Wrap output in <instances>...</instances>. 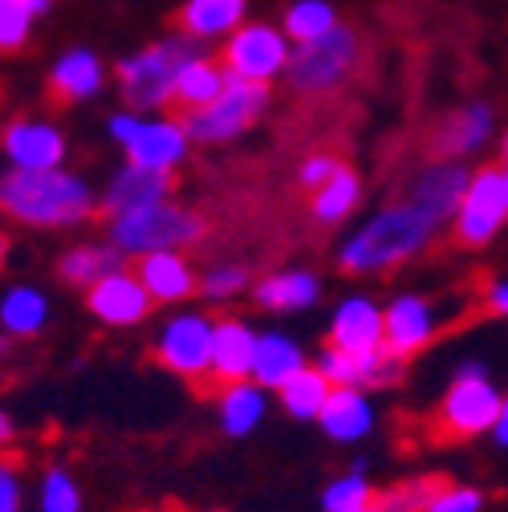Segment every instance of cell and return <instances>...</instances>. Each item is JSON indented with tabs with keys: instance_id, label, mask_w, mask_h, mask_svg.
<instances>
[{
	"instance_id": "cell-46",
	"label": "cell",
	"mask_w": 508,
	"mask_h": 512,
	"mask_svg": "<svg viewBox=\"0 0 508 512\" xmlns=\"http://www.w3.org/2000/svg\"><path fill=\"white\" fill-rule=\"evenodd\" d=\"M21 5H25L33 17H41V13H49V9H53V0H21Z\"/></svg>"
},
{
	"instance_id": "cell-28",
	"label": "cell",
	"mask_w": 508,
	"mask_h": 512,
	"mask_svg": "<svg viewBox=\"0 0 508 512\" xmlns=\"http://www.w3.org/2000/svg\"><path fill=\"white\" fill-rule=\"evenodd\" d=\"M118 269H122V252L114 244H78V248H70L66 256H61V265H57L61 281L86 285V289L98 285L102 277L118 273Z\"/></svg>"
},
{
	"instance_id": "cell-12",
	"label": "cell",
	"mask_w": 508,
	"mask_h": 512,
	"mask_svg": "<svg viewBox=\"0 0 508 512\" xmlns=\"http://www.w3.org/2000/svg\"><path fill=\"white\" fill-rule=\"evenodd\" d=\"M317 370H322L334 387H387L403 374V358L383 350H342V346H326L322 358H317Z\"/></svg>"
},
{
	"instance_id": "cell-20",
	"label": "cell",
	"mask_w": 508,
	"mask_h": 512,
	"mask_svg": "<svg viewBox=\"0 0 508 512\" xmlns=\"http://www.w3.org/2000/svg\"><path fill=\"white\" fill-rule=\"evenodd\" d=\"M106 86V66L94 49H66L49 70V94L57 102H90Z\"/></svg>"
},
{
	"instance_id": "cell-48",
	"label": "cell",
	"mask_w": 508,
	"mask_h": 512,
	"mask_svg": "<svg viewBox=\"0 0 508 512\" xmlns=\"http://www.w3.org/2000/svg\"><path fill=\"white\" fill-rule=\"evenodd\" d=\"M5 256H9V240L0 236V265H5Z\"/></svg>"
},
{
	"instance_id": "cell-44",
	"label": "cell",
	"mask_w": 508,
	"mask_h": 512,
	"mask_svg": "<svg viewBox=\"0 0 508 512\" xmlns=\"http://www.w3.org/2000/svg\"><path fill=\"white\" fill-rule=\"evenodd\" d=\"M492 435H496V443H500V447H508V395H504V403H500V419H496Z\"/></svg>"
},
{
	"instance_id": "cell-3",
	"label": "cell",
	"mask_w": 508,
	"mask_h": 512,
	"mask_svg": "<svg viewBox=\"0 0 508 512\" xmlns=\"http://www.w3.org/2000/svg\"><path fill=\"white\" fill-rule=\"evenodd\" d=\"M200 41L187 37V33H175V37H163L131 57L118 61V86H122V98L131 110L147 114V110H163L175 102V74L183 61L200 57Z\"/></svg>"
},
{
	"instance_id": "cell-51",
	"label": "cell",
	"mask_w": 508,
	"mask_h": 512,
	"mask_svg": "<svg viewBox=\"0 0 508 512\" xmlns=\"http://www.w3.org/2000/svg\"><path fill=\"white\" fill-rule=\"evenodd\" d=\"M504 183H508V167H504Z\"/></svg>"
},
{
	"instance_id": "cell-22",
	"label": "cell",
	"mask_w": 508,
	"mask_h": 512,
	"mask_svg": "<svg viewBox=\"0 0 508 512\" xmlns=\"http://www.w3.org/2000/svg\"><path fill=\"white\" fill-rule=\"evenodd\" d=\"M139 281L143 289L151 293V301H163V305H175L183 297H192L200 289V277L192 273V265L183 261L179 252H151V256H139Z\"/></svg>"
},
{
	"instance_id": "cell-40",
	"label": "cell",
	"mask_w": 508,
	"mask_h": 512,
	"mask_svg": "<svg viewBox=\"0 0 508 512\" xmlns=\"http://www.w3.org/2000/svg\"><path fill=\"white\" fill-rule=\"evenodd\" d=\"M338 167H342V163H338L330 151H313V155L297 167V179H301V187H313V191H317V187H326V183L334 179Z\"/></svg>"
},
{
	"instance_id": "cell-17",
	"label": "cell",
	"mask_w": 508,
	"mask_h": 512,
	"mask_svg": "<svg viewBox=\"0 0 508 512\" xmlns=\"http://www.w3.org/2000/svg\"><path fill=\"white\" fill-rule=\"evenodd\" d=\"M257 342L261 334L244 326L240 317H220L216 338H212V378L232 387V382L252 378V362H257Z\"/></svg>"
},
{
	"instance_id": "cell-45",
	"label": "cell",
	"mask_w": 508,
	"mask_h": 512,
	"mask_svg": "<svg viewBox=\"0 0 508 512\" xmlns=\"http://www.w3.org/2000/svg\"><path fill=\"white\" fill-rule=\"evenodd\" d=\"M17 435V423H13V415L9 411H0V443H9Z\"/></svg>"
},
{
	"instance_id": "cell-50",
	"label": "cell",
	"mask_w": 508,
	"mask_h": 512,
	"mask_svg": "<svg viewBox=\"0 0 508 512\" xmlns=\"http://www.w3.org/2000/svg\"><path fill=\"white\" fill-rule=\"evenodd\" d=\"M366 512H383V508H366Z\"/></svg>"
},
{
	"instance_id": "cell-16",
	"label": "cell",
	"mask_w": 508,
	"mask_h": 512,
	"mask_svg": "<svg viewBox=\"0 0 508 512\" xmlns=\"http://www.w3.org/2000/svg\"><path fill=\"white\" fill-rule=\"evenodd\" d=\"M383 317H387V350L399 354L403 362H407L411 354H419V350L439 334V313H435V305H431L427 297H415V293L391 301V305L383 309Z\"/></svg>"
},
{
	"instance_id": "cell-8",
	"label": "cell",
	"mask_w": 508,
	"mask_h": 512,
	"mask_svg": "<svg viewBox=\"0 0 508 512\" xmlns=\"http://www.w3.org/2000/svg\"><path fill=\"white\" fill-rule=\"evenodd\" d=\"M500 391L488 382V374H484V366L480 362H468L460 374H456V382L448 387V395H443V403H439V431L443 435H484V431H492L496 427V419H500Z\"/></svg>"
},
{
	"instance_id": "cell-6",
	"label": "cell",
	"mask_w": 508,
	"mask_h": 512,
	"mask_svg": "<svg viewBox=\"0 0 508 512\" xmlns=\"http://www.w3.org/2000/svg\"><path fill=\"white\" fill-rule=\"evenodd\" d=\"M289 57H293V41L273 21H244L224 41V53H220L228 78L257 82V86H269L273 78H285Z\"/></svg>"
},
{
	"instance_id": "cell-34",
	"label": "cell",
	"mask_w": 508,
	"mask_h": 512,
	"mask_svg": "<svg viewBox=\"0 0 508 512\" xmlns=\"http://www.w3.org/2000/svg\"><path fill=\"white\" fill-rule=\"evenodd\" d=\"M322 508H326V512H366V508H374V488H370V480H366V468L354 464V472L338 476V480L322 492Z\"/></svg>"
},
{
	"instance_id": "cell-35",
	"label": "cell",
	"mask_w": 508,
	"mask_h": 512,
	"mask_svg": "<svg viewBox=\"0 0 508 512\" xmlns=\"http://www.w3.org/2000/svg\"><path fill=\"white\" fill-rule=\"evenodd\" d=\"M41 512H82V488L66 468H49L41 480Z\"/></svg>"
},
{
	"instance_id": "cell-41",
	"label": "cell",
	"mask_w": 508,
	"mask_h": 512,
	"mask_svg": "<svg viewBox=\"0 0 508 512\" xmlns=\"http://www.w3.org/2000/svg\"><path fill=\"white\" fill-rule=\"evenodd\" d=\"M139 126H143V114L139 110H118V114H110V139L118 147H126V143L139 135Z\"/></svg>"
},
{
	"instance_id": "cell-42",
	"label": "cell",
	"mask_w": 508,
	"mask_h": 512,
	"mask_svg": "<svg viewBox=\"0 0 508 512\" xmlns=\"http://www.w3.org/2000/svg\"><path fill=\"white\" fill-rule=\"evenodd\" d=\"M21 508V484L13 468H0V512H17Z\"/></svg>"
},
{
	"instance_id": "cell-26",
	"label": "cell",
	"mask_w": 508,
	"mask_h": 512,
	"mask_svg": "<svg viewBox=\"0 0 508 512\" xmlns=\"http://www.w3.org/2000/svg\"><path fill=\"white\" fill-rule=\"evenodd\" d=\"M305 370V350L285 338V334H261L257 342V362H252V382L257 387H273L281 391L293 374Z\"/></svg>"
},
{
	"instance_id": "cell-39",
	"label": "cell",
	"mask_w": 508,
	"mask_h": 512,
	"mask_svg": "<svg viewBox=\"0 0 508 512\" xmlns=\"http://www.w3.org/2000/svg\"><path fill=\"white\" fill-rule=\"evenodd\" d=\"M484 496L476 488H456V484H439V492L431 496L427 512H480Z\"/></svg>"
},
{
	"instance_id": "cell-24",
	"label": "cell",
	"mask_w": 508,
	"mask_h": 512,
	"mask_svg": "<svg viewBox=\"0 0 508 512\" xmlns=\"http://www.w3.org/2000/svg\"><path fill=\"white\" fill-rule=\"evenodd\" d=\"M228 86V70L224 61H212L208 53L183 61L179 74H175V102L192 114V110H204L208 102H216Z\"/></svg>"
},
{
	"instance_id": "cell-30",
	"label": "cell",
	"mask_w": 508,
	"mask_h": 512,
	"mask_svg": "<svg viewBox=\"0 0 508 512\" xmlns=\"http://www.w3.org/2000/svg\"><path fill=\"white\" fill-rule=\"evenodd\" d=\"M330 395H334V382L322 370H317V366H305L301 374H293L285 387H281V407L293 419H322Z\"/></svg>"
},
{
	"instance_id": "cell-5",
	"label": "cell",
	"mask_w": 508,
	"mask_h": 512,
	"mask_svg": "<svg viewBox=\"0 0 508 512\" xmlns=\"http://www.w3.org/2000/svg\"><path fill=\"white\" fill-rule=\"evenodd\" d=\"M204 220L187 208L175 204H151V208H135L110 216V244L118 252L131 256H151V252H183L204 240Z\"/></svg>"
},
{
	"instance_id": "cell-21",
	"label": "cell",
	"mask_w": 508,
	"mask_h": 512,
	"mask_svg": "<svg viewBox=\"0 0 508 512\" xmlns=\"http://www.w3.org/2000/svg\"><path fill=\"white\" fill-rule=\"evenodd\" d=\"M248 17V0H183L179 33L196 41H228Z\"/></svg>"
},
{
	"instance_id": "cell-23",
	"label": "cell",
	"mask_w": 508,
	"mask_h": 512,
	"mask_svg": "<svg viewBox=\"0 0 508 512\" xmlns=\"http://www.w3.org/2000/svg\"><path fill=\"white\" fill-rule=\"evenodd\" d=\"M492 126H496V114L488 102H468L460 106L448 122H443V131H439V155H472L480 151L488 139H492Z\"/></svg>"
},
{
	"instance_id": "cell-7",
	"label": "cell",
	"mask_w": 508,
	"mask_h": 512,
	"mask_svg": "<svg viewBox=\"0 0 508 512\" xmlns=\"http://www.w3.org/2000/svg\"><path fill=\"white\" fill-rule=\"evenodd\" d=\"M265 110H269V86L228 78L224 94L216 102H208L204 110H192L183 118V126H187V135H192V143H212L216 147V143L240 139Z\"/></svg>"
},
{
	"instance_id": "cell-33",
	"label": "cell",
	"mask_w": 508,
	"mask_h": 512,
	"mask_svg": "<svg viewBox=\"0 0 508 512\" xmlns=\"http://www.w3.org/2000/svg\"><path fill=\"white\" fill-rule=\"evenodd\" d=\"M338 25L342 21H338V9L330 5V0H293V5L285 9V17H281V29L289 33L293 45L317 41V37H326Z\"/></svg>"
},
{
	"instance_id": "cell-36",
	"label": "cell",
	"mask_w": 508,
	"mask_h": 512,
	"mask_svg": "<svg viewBox=\"0 0 508 512\" xmlns=\"http://www.w3.org/2000/svg\"><path fill=\"white\" fill-rule=\"evenodd\" d=\"M33 37V13L21 0H0V53H17Z\"/></svg>"
},
{
	"instance_id": "cell-1",
	"label": "cell",
	"mask_w": 508,
	"mask_h": 512,
	"mask_svg": "<svg viewBox=\"0 0 508 512\" xmlns=\"http://www.w3.org/2000/svg\"><path fill=\"white\" fill-rule=\"evenodd\" d=\"M98 208L86 179L70 171H9L0 175V212L29 228H74Z\"/></svg>"
},
{
	"instance_id": "cell-29",
	"label": "cell",
	"mask_w": 508,
	"mask_h": 512,
	"mask_svg": "<svg viewBox=\"0 0 508 512\" xmlns=\"http://www.w3.org/2000/svg\"><path fill=\"white\" fill-rule=\"evenodd\" d=\"M265 387H257V382H232V387H224L220 395V423L228 435H248L257 431L261 419H265Z\"/></svg>"
},
{
	"instance_id": "cell-11",
	"label": "cell",
	"mask_w": 508,
	"mask_h": 512,
	"mask_svg": "<svg viewBox=\"0 0 508 512\" xmlns=\"http://www.w3.org/2000/svg\"><path fill=\"white\" fill-rule=\"evenodd\" d=\"M472 175L460 159H431L415 179H411V191H407V200L427 212L435 224L443 220H452L460 212V200H464V191H468Z\"/></svg>"
},
{
	"instance_id": "cell-31",
	"label": "cell",
	"mask_w": 508,
	"mask_h": 512,
	"mask_svg": "<svg viewBox=\"0 0 508 512\" xmlns=\"http://www.w3.org/2000/svg\"><path fill=\"white\" fill-rule=\"evenodd\" d=\"M49 322V301L45 293L21 285V289H9L5 301H0V326H5L13 338H33L41 334Z\"/></svg>"
},
{
	"instance_id": "cell-18",
	"label": "cell",
	"mask_w": 508,
	"mask_h": 512,
	"mask_svg": "<svg viewBox=\"0 0 508 512\" xmlns=\"http://www.w3.org/2000/svg\"><path fill=\"white\" fill-rule=\"evenodd\" d=\"M171 196V175L167 171H151V167H135L126 163L102 196L106 216H122V212H135V208H151V204H167Z\"/></svg>"
},
{
	"instance_id": "cell-25",
	"label": "cell",
	"mask_w": 508,
	"mask_h": 512,
	"mask_svg": "<svg viewBox=\"0 0 508 512\" xmlns=\"http://www.w3.org/2000/svg\"><path fill=\"white\" fill-rule=\"evenodd\" d=\"M317 423L326 427L330 439L354 443V439L370 435L374 407H370V399L358 387H334V395H330V403H326V411H322V419H317Z\"/></svg>"
},
{
	"instance_id": "cell-2",
	"label": "cell",
	"mask_w": 508,
	"mask_h": 512,
	"mask_svg": "<svg viewBox=\"0 0 508 512\" xmlns=\"http://www.w3.org/2000/svg\"><path fill=\"white\" fill-rule=\"evenodd\" d=\"M435 220L427 212H419L411 200L391 204L378 216H370L346 244H342V269L346 273H387L403 261H411L415 252L427 248V240L435 236Z\"/></svg>"
},
{
	"instance_id": "cell-32",
	"label": "cell",
	"mask_w": 508,
	"mask_h": 512,
	"mask_svg": "<svg viewBox=\"0 0 508 512\" xmlns=\"http://www.w3.org/2000/svg\"><path fill=\"white\" fill-rule=\"evenodd\" d=\"M362 204V179L350 167H338L326 187L313 191V216L322 224H342Z\"/></svg>"
},
{
	"instance_id": "cell-10",
	"label": "cell",
	"mask_w": 508,
	"mask_h": 512,
	"mask_svg": "<svg viewBox=\"0 0 508 512\" xmlns=\"http://www.w3.org/2000/svg\"><path fill=\"white\" fill-rule=\"evenodd\" d=\"M212 338H216V322H208L204 313H179L163 326L159 342H155V358L175 370L179 378H208L212 374Z\"/></svg>"
},
{
	"instance_id": "cell-13",
	"label": "cell",
	"mask_w": 508,
	"mask_h": 512,
	"mask_svg": "<svg viewBox=\"0 0 508 512\" xmlns=\"http://www.w3.org/2000/svg\"><path fill=\"white\" fill-rule=\"evenodd\" d=\"M0 147H5V155L17 171H53L66 159V135L45 118L9 122L5 135H0Z\"/></svg>"
},
{
	"instance_id": "cell-9",
	"label": "cell",
	"mask_w": 508,
	"mask_h": 512,
	"mask_svg": "<svg viewBox=\"0 0 508 512\" xmlns=\"http://www.w3.org/2000/svg\"><path fill=\"white\" fill-rule=\"evenodd\" d=\"M508 220V183H504V171L500 167H480L464 191L460 200V212H456V236L460 244L468 248H480L488 244Z\"/></svg>"
},
{
	"instance_id": "cell-27",
	"label": "cell",
	"mask_w": 508,
	"mask_h": 512,
	"mask_svg": "<svg viewBox=\"0 0 508 512\" xmlns=\"http://www.w3.org/2000/svg\"><path fill=\"white\" fill-rule=\"evenodd\" d=\"M317 297H322V285H317L313 273L289 269V273H273L257 285V305L273 309V313H293V309H309Z\"/></svg>"
},
{
	"instance_id": "cell-19",
	"label": "cell",
	"mask_w": 508,
	"mask_h": 512,
	"mask_svg": "<svg viewBox=\"0 0 508 512\" xmlns=\"http://www.w3.org/2000/svg\"><path fill=\"white\" fill-rule=\"evenodd\" d=\"M330 346L342 350H383L387 346V317L366 297H346L330 322Z\"/></svg>"
},
{
	"instance_id": "cell-4",
	"label": "cell",
	"mask_w": 508,
	"mask_h": 512,
	"mask_svg": "<svg viewBox=\"0 0 508 512\" xmlns=\"http://www.w3.org/2000/svg\"><path fill=\"white\" fill-rule=\"evenodd\" d=\"M358 61H362V37H358V29L338 25L326 37L293 45L285 82H289L293 94L322 98V94H334L338 86H346V78L358 70Z\"/></svg>"
},
{
	"instance_id": "cell-43",
	"label": "cell",
	"mask_w": 508,
	"mask_h": 512,
	"mask_svg": "<svg viewBox=\"0 0 508 512\" xmlns=\"http://www.w3.org/2000/svg\"><path fill=\"white\" fill-rule=\"evenodd\" d=\"M488 309H492L496 317H508V277H496V281L488 285Z\"/></svg>"
},
{
	"instance_id": "cell-49",
	"label": "cell",
	"mask_w": 508,
	"mask_h": 512,
	"mask_svg": "<svg viewBox=\"0 0 508 512\" xmlns=\"http://www.w3.org/2000/svg\"><path fill=\"white\" fill-rule=\"evenodd\" d=\"M5 354H9V342H5V338H0V358H5Z\"/></svg>"
},
{
	"instance_id": "cell-47",
	"label": "cell",
	"mask_w": 508,
	"mask_h": 512,
	"mask_svg": "<svg viewBox=\"0 0 508 512\" xmlns=\"http://www.w3.org/2000/svg\"><path fill=\"white\" fill-rule=\"evenodd\" d=\"M500 159H504V167H508V131H504V139H500Z\"/></svg>"
},
{
	"instance_id": "cell-37",
	"label": "cell",
	"mask_w": 508,
	"mask_h": 512,
	"mask_svg": "<svg viewBox=\"0 0 508 512\" xmlns=\"http://www.w3.org/2000/svg\"><path fill=\"white\" fill-rule=\"evenodd\" d=\"M435 492H439V480L435 476H419V480H407L403 488L383 492L378 508H383V512H427Z\"/></svg>"
},
{
	"instance_id": "cell-15",
	"label": "cell",
	"mask_w": 508,
	"mask_h": 512,
	"mask_svg": "<svg viewBox=\"0 0 508 512\" xmlns=\"http://www.w3.org/2000/svg\"><path fill=\"white\" fill-rule=\"evenodd\" d=\"M187 147H192V135H187L183 118H143L139 135L126 143V163L135 167H151V171H175L187 159Z\"/></svg>"
},
{
	"instance_id": "cell-14",
	"label": "cell",
	"mask_w": 508,
	"mask_h": 512,
	"mask_svg": "<svg viewBox=\"0 0 508 512\" xmlns=\"http://www.w3.org/2000/svg\"><path fill=\"white\" fill-rule=\"evenodd\" d=\"M86 305H90V313L98 317V322H106V326H135V322H143V317L151 313L155 301L143 289L139 273L118 269V273L102 277L98 285H90Z\"/></svg>"
},
{
	"instance_id": "cell-38",
	"label": "cell",
	"mask_w": 508,
	"mask_h": 512,
	"mask_svg": "<svg viewBox=\"0 0 508 512\" xmlns=\"http://www.w3.org/2000/svg\"><path fill=\"white\" fill-rule=\"evenodd\" d=\"M244 285H248L244 265H216V269H208V273L200 277V293H204L208 301H228V297H236Z\"/></svg>"
}]
</instances>
